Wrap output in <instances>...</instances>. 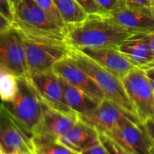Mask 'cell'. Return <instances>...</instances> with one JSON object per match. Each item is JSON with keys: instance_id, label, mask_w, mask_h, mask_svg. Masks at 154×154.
<instances>
[{"instance_id": "ac0fdd59", "label": "cell", "mask_w": 154, "mask_h": 154, "mask_svg": "<svg viewBox=\"0 0 154 154\" xmlns=\"http://www.w3.org/2000/svg\"><path fill=\"white\" fill-rule=\"evenodd\" d=\"M60 80L63 87L65 103L79 117L86 116L96 109V107L100 103L99 102L87 95L82 90L68 84L61 77Z\"/></svg>"}, {"instance_id": "d6986e66", "label": "cell", "mask_w": 154, "mask_h": 154, "mask_svg": "<svg viewBox=\"0 0 154 154\" xmlns=\"http://www.w3.org/2000/svg\"><path fill=\"white\" fill-rule=\"evenodd\" d=\"M66 26L84 21L88 14L75 0H54Z\"/></svg>"}, {"instance_id": "1f68e13d", "label": "cell", "mask_w": 154, "mask_h": 154, "mask_svg": "<svg viewBox=\"0 0 154 154\" xmlns=\"http://www.w3.org/2000/svg\"><path fill=\"white\" fill-rule=\"evenodd\" d=\"M149 46H150V50L154 55V31L149 33Z\"/></svg>"}, {"instance_id": "d6a6232c", "label": "cell", "mask_w": 154, "mask_h": 154, "mask_svg": "<svg viewBox=\"0 0 154 154\" xmlns=\"http://www.w3.org/2000/svg\"><path fill=\"white\" fill-rule=\"evenodd\" d=\"M149 154H154V140H151L150 138H149Z\"/></svg>"}, {"instance_id": "d4e9b609", "label": "cell", "mask_w": 154, "mask_h": 154, "mask_svg": "<svg viewBox=\"0 0 154 154\" xmlns=\"http://www.w3.org/2000/svg\"><path fill=\"white\" fill-rule=\"evenodd\" d=\"M95 2L104 13H109L125 4L124 0H95Z\"/></svg>"}, {"instance_id": "2e32d148", "label": "cell", "mask_w": 154, "mask_h": 154, "mask_svg": "<svg viewBox=\"0 0 154 154\" xmlns=\"http://www.w3.org/2000/svg\"><path fill=\"white\" fill-rule=\"evenodd\" d=\"M78 120L79 116L63 113L45 104L41 122L33 136L58 140Z\"/></svg>"}, {"instance_id": "e575fe53", "label": "cell", "mask_w": 154, "mask_h": 154, "mask_svg": "<svg viewBox=\"0 0 154 154\" xmlns=\"http://www.w3.org/2000/svg\"><path fill=\"white\" fill-rule=\"evenodd\" d=\"M150 8H151L152 13L154 14V0H151V6H150Z\"/></svg>"}, {"instance_id": "4dcf8cb0", "label": "cell", "mask_w": 154, "mask_h": 154, "mask_svg": "<svg viewBox=\"0 0 154 154\" xmlns=\"http://www.w3.org/2000/svg\"><path fill=\"white\" fill-rule=\"evenodd\" d=\"M145 73H146L148 79H149V83H150V85H151V86H152V88L154 90V67L146 70Z\"/></svg>"}, {"instance_id": "4316f807", "label": "cell", "mask_w": 154, "mask_h": 154, "mask_svg": "<svg viewBox=\"0 0 154 154\" xmlns=\"http://www.w3.org/2000/svg\"><path fill=\"white\" fill-rule=\"evenodd\" d=\"M126 7L130 8H150L151 0H124Z\"/></svg>"}, {"instance_id": "9a60e30c", "label": "cell", "mask_w": 154, "mask_h": 154, "mask_svg": "<svg viewBox=\"0 0 154 154\" xmlns=\"http://www.w3.org/2000/svg\"><path fill=\"white\" fill-rule=\"evenodd\" d=\"M118 48L135 67L143 71L154 67L149 33H135L118 45Z\"/></svg>"}, {"instance_id": "ffe728a7", "label": "cell", "mask_w": 154, "mask_h": 154, "mask_svg": "<svg viewBox=\"0 0 154 154\" xmlns=\"http://www.w3.org/2000/svg\"><path fill=\"white\" fill-rule=\"evenodd\" d=\"M33 151L35 154H77L62 144L58 140L33 136Z\"/></svg>"}, {"instance_id": "f35d334b", "label": "cell", "mask_w": 154, "mask_h": 154, "mask_svg": "<svg viewBox=\"0 0 154 154\" xmlns=\"http://www.w3.org/2000/svg\"><path fill=\"white\" fill-rule=\"evenodd\" d=\"M153 119H154V118H153Z\"/></svg>"}, {"instance_id": "83f0119b", "label": "cell", "mask_w": 154, "mask_h": 154, "mask_svg": "<svg viewBox=\"0 0 154 154\" xmlns=\"http://www.w3.org/2000/svg\"><path fill=\"white\" fill-rule=\"evenodd\" d=\"M81 154H109V152L107 151V149L104 148V146L103 145V143L100 140L98 143H96L95 145L87 149Z\"/></svg>"}, {"instance_id": "44dd1931", "label": "cell", "mask_w": 154, "mask_h": 154, "mask_svg": "<svg viewBox=\"0 0 154 154\" xmlns=\"http://www.w3.org/2000/svg\"><path fill=\"white\" fill-rule=\"evenodd\" d=\"M17 78L8 70H0V100L2 103L12 101L17 92Z\"/></svg>"}, {"instance_id": "52a82bcc", "label": "cell", "mask_w": 154, "mask_h": 154, "mask_svg": "<svg viewBox=\"0 0 154 154\" xmlns=\"http://www.w3.org/2000/svg\"><path fill=\"white\" fill-rule=\"evenodd\" d=\"M0 64L17 77H29L23 39L13 26L0 32Z\"/></svg>"}, {"instance_id": "7c38bea8", "label": "cell", "mask_w": 154, "mask_h": 154, "mask_svg": "<svg viewBox=\"0 0 154 154\" xmlns=\"http://www.w3.org/2000/svg\"><path fill=\"white\" fill-rule=\"evenodd\" d=\"M108 136L133 154H149V138L140 122L127 119Z\"/></svg>"}, {"instance_id": "30bf717a", "label": "cell", "mask_w": 154, "mask_h": 154, "mask_svg": "<svg viewBox=\"0 0 154 154\" xmlns=\"http://www.w3.org/2000/svg\"><path fill=\"white\" fill-rule=\"evenodd\" d=\"M79 118L93 126L99 134L106 135L111 133L113 129L127 119L140 122L137 116L127 112L122 108L107 99H103L90 114Z\"/></svg>"}, {"instance_id": "5bb4252c", "label": "cell", "mask_w": 154, "mask_h": 154, "mask_svg": "<svg viewBox=\"0 0 154 154\" xmlns=\"http://www.w3.org/2000/svg\"><path fill=\"white\" fill-rule=\"evenodd\" d=\"M108 14L119 25L134 33L154 31V14L150 8H130L123 4Z\"/></svg>"}, {"instance_id": "f546056e", "label": "cell", "mask_w": 154, "mask_h": 154, "mask_svg": "<svg viewBox=\"0 0 154 154\" xmlns=\"http://www.w3.org/2000/svg\"><path fill=\"white\" fill-rule=\"evenodd\" d=\"M12 26H13V24L0 13V32L7 31Z\"/></svg>"}, {"instance_id": "8d00e7d4", "label": "cell", "mask_w": 154, "mask_h": 154, "mask_svg": "<svg viewBox=\"0 0 154 154\" xmlns=\"http://www.w3.org/2000/svg\"><path fill=\"white\" fill-rule=\"evenodd\" d=\"M0 70H7V69H5V68H4V67L1 65V64H0Z\"/></svg>"}, {"instance_id": "cb8c5ba5", "label": "cell", "mask_w": 154, "mask_h": 154, "mask_svg": "<svg viewBox=\"0 0 154 154\" xmlns=\"http://www.w3.org/2000/svg\"><path fill=\"white\" fill-rule=\"evenodd\" d=\"M0 13L13 24L15 18V8L11 0H0Z\"/></svg>"}, {"instance_id": "484cf974", "label": "cell", "mask_w": 154, "mask_h": 154, "mask_svg": "<svg viewBox=\"0 0 154 154\" xmlns=\"http://www.w3.org/2000/svg\"><path fill=\"white\" fill-rule=\"evenodd\" d=\"M85 10V12L90 15V14H102L104 13L100 7L97 5L95 0H75Z\"/></svg>"}, {"instance_id": "e0dca14e", "label": "cell", "mask_w": 154, "mask_h": 154, "mask_svg": "<svg viewBox=\"0 0 154 154\" xmlns=\"http://www.w3.org/2000/svg\"><path fill=\"white\" fill-rule=\"evenodd\" d=\"M58 140L73 152L81 154L100 141V134L93 126L79 118Z\"/></svg>"}, {"instance_id": "5b68a950", "label": "cell", "mask_w": 154, "mask_h": 154, "mask_svg": "<svg viewBox=\"0 0 154 154\" xmlns=\"http://www.w3.org/2000/svg\"><path fill=\"white\" fill-rule=\"evenodd\" d=\"M25 47L29 75L53 70L54 65L70 54L66 42L35 37L18 31Z\"/></svg>"}, {"instance_id": "4fadbf2b", "label": "cell", "mask_w": 154, "mask_h": 154, "mask_svg": "<svg viewBox=\"0 0 154 154\" xmlns=\"http://www.w3.org/2000/svg\"><path fill=\"white\" fill-rule=\"evenodd\" d=\"M121 80L135 66L119 50L118 46L76 48Z\"/></svg>"}, {"instance_id": "74e56055", "label": "cell", "mask_w": 154, "mask_h": 154, "mask_svg": "<svg viewBox=\"0 0 154 154\" xmlns=\"http://www.w3.org/2000/svg\"><path fill=\"white\" fill-rule=\"evenodd\" d=\"M25 154H35L34 151H30V152H27V153H25Z\"/></svg>"}, {"instance_id": "603a6c76", "label": "cell", "mask_w": 154, "mask_h": 154, "mask_svg": "<svg viewBox=\"0 0 154 154\" xmlns=\"http://www.w3.org/2000/svg\"><path fill=\"white\" fill-rule=\"evenodd\" d=\"M100 140L107 149L109 154H133L129 150L125 149L120 144H118L115 140L110 138L106 134H100Z\"/></svg>"}, {"instance_id": "8992f818", "label": "cell", "mask_w": 154, "mask_h": 154, "mask_svg": "<svg viewBox=\"0 0 154 154\" xmlns=\"http://www.w3.org/2000/svg\"><path fill=\"white\" fill-rule=\"evenodd\" d=\"M140 123L154 118V90L145 71L134 67L122 79Z\"/></svg>"}, {"instance_id": "f1b7e54d", "label": "cell", "mask_w": 154, "mask_h": 154, "mask_svg": "<svg viewBox=\"0 0 154 154\" xmlns=\"http://www.w3.org/2000/svg\"><path fill=\"white\" fill-rule=\"evenodd\" d=\"M141 124L147 135L154 140V119H149Z\"/></svg>"}, {"instance_id": "277c9868", "label": "cell", "mask_w": 154, "mask_h": 154, "mask_svg": "<svg viewBox=\"0 0 154 154\" xmlns=\"http://www.w3.org/2000/svg\"><path fill=\"white\" fill-rule=\"evenodd\" d=\"M69 55L77 65L92 77L103 91L105 99L112 101L127 112L137 116L135 108L120 78L102 67L78 49L71 47Z\"/></svg>"}, {"instance_id": "8fae6325", "label": "cell", "mask_w": 154, "mask_h": 154, "mask_svg": "<svg viewBox=\"0 0 154 154\" xmlns=\"http://www.w3.org/2000/svg\"><path fill=\"white\" fill-rule=\"evenodd\" d=\"M53 71L68 84L82 90L95 101L101 103L105 99L103 91L97 84L93 80L91 76L77 65L70 55H67L57 62L54 65Z\"/></svg>"}, {"instance_id": "9c48e42d", "label": "cell", "mask_w": 154, "mask_h": 154, "mask_svg": "<svg viewBox=\"0 0 154 154\" xmlns=\"http://www.w3.org/2000/svg\"><path fill=\"white\" fill-rule=\"evenodd\" d=\"M29 79L46 105L63 113L78 116L65 103L60 77L53 70L30 74Z\"/></svg>"}, {"instance_id": "7402d4cb", "label": "cell", "mask_w": 154, "mask_h": 154, "mask_svg": "<svg viewBox=\"0 0 154 154\" xmlns=\"http://www.w3.org/2000/svg\"><path fill=\"white\" fill-rule=\"evenodd\" d=\"M35 2L43 9L45 10L49 17L60 26L66 28L67 26L65 25V23L63 22L58 9L55 7V4L54 2V0H35Z\"/></svg>"}, {"instance_id": "836d02e7", "label": "cell", "mask_w": 154, "mask_h": 154, "mask_svg": "<svg viewBox=\"0 0 154 154\" xmlns=\"http://www.w3.org/2000/svg\"><path fill=\"white\" fill-rule=\"evenodd\" d=\"M11 2H12V4H13V6H14V8H15V9H16V8L19 5V3L21 2V0H11Z\"/></svg>"}, {"instance_id": "d590c367", "label": "cell", "mask_w": 154, "mask_h": 154, "mask_svg": "<svg viewBox=\"0 0 154 154\" xmlns=\"http://www.w3.org/2000/svg\"><path fill=\"white\" fill-rule=\"evenodd\" d=\"M0 154H5L3 149H2V148H1V146H0Z\"/></svg>"}, {"instance_id": "ba28073f", "label": "cell", "mask_w": 154, "mask_h": 154, "mask_svg": "<svg viewBox=\"0 0 154 154\" xmlns=\"http://www.w3.org/2000/svg\"><path fill=\"white\" fill-rule=\"evenodd\" d=\"M0 146L5 154H25L33 151L31 138L2 103H0Z\"/></svg>"}, {"instance_id": "3957f363", "label": "cell", "mask_w": 154, "mask_h": 154, "mask_svg": "<svg viewBox=\"0 0 154 154\" xmlns=\"http://www.w3.org/2000/svg\"><path fill=\"white\" fill-rule=\"evenodd\" d=\"M13 26L28 35L65 42L67 27L57 25L35 0H21L15 9Z\"/></svg>"}, {"instance_id": "7a4b0ae2", "label": "cell", "mask_w": 154, "mask_h": 154, "mask_svg": "<svg viewBox=\"0 0 154 154\" xmlns=\"http://www.w3.org/2000/svg\"><path fill=\"white\" fill-rule=\"evenodd\" d=\"M20 127L32 139L43 116L45 103L29 77L17 78V92L10 102L2 103Z\"/></svg>"}, {"instance_id": "6da1fadb", "label": "cell", "mask_w": 154, "mask_h": 154, "mask_svg": "<svg viewBox=\"0 0 154 154\" xmlns=\"http://www.w3.org/2000/svg\"><path fill=\"white\" fill-rule=\"evenodd\" d=\"M134 34L108 13L90 14L84 21L67 26L65 42L73 48L118 46Z\"/></svg>"}]
</instances>
